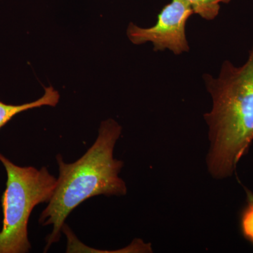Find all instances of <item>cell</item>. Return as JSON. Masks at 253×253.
Masks as SVG:
<instances>
[{"label":"cell","mask_w":253,"mask_h":253,"mask_svg":"<svg viewBox=\"0 0 253 253\" xmlns=\"http://www.w3.org/2000/svg\"><path fill=\"white\" fill-rule=\"evenodd\" d=\"M212 100L204 115L208 126V172L215 179L231 177L253 141V43L241 66L226 60L219 76H203Z\"/></svg>","instance_id":"1"},{"label":"cell","mask_w":253,"mask_h":253,"mask_svg":"<svg viewBox=\"0 0 253 253\" xmlns=\"http://www.w3.org/2000/svg\"><path fill=\"white\" fill-rule=\"evenodd\" d=\"M121 131L122 126L116 121L106 120L101 123L94 144L76 162L66 163L61 155L56 156L59 177L52 197L39 219L42 225L53 226L44 252L59 241L66 218L82 203L99 195L126 194V182L119 176L124 163L113 157Z\"/></svg>","instance_id":"2"},{"label":"cell","mask_w":253,"mask_h":253,"mask_svg":"<svg viewBox=\"0 0 253 253\" xmlns=\"http://www.w3.org/2000/svg\"><path fill=\"white\" fill-rule=\"evenodd\" d=\"M0 163L6 173V189L1 199L0 253H28L31 249L28 231L30 216L38 204L49 202L57 179L46 167H21L1 153Z\"/></svg>","instance_id":"3"},{"label":"cell","mask_w":253,"mask_h":253,"mask_svg":"<svg viewBox=\"0 0 253 253\" xmlns=\"http://www.w3.org/2000/svg\"><path fill=\"white\" fill-rule=\"evenodd\" d=\"M193 14L191 5L185 0H172L161 10L154 26L143 28L130 23L126 34L133 44L152 43L155 51L169 49L175 55L189 52L186 27Z\"/></svg>","instance_id":"4"},{"label":"cell","mask_w":253,"mask_h":253,"mask_svg":"<svg viewBox=\"0 0 253 253\" xmlns=\"http://www.w3.org/2000/svg\"><path fill=\"white\" fill-rule=\"evenodd\" d=\"M59 94L52 86L45 88L41 99L21 105L6 104L0 101V129L18 113L43 106H56L59 101Z\"/></svg>","instance_id":"5"},{"label":"cell","mask_w":253,"mask_h":253,"mask_svg":"<svg viewBox=\"0 0 253 253\" xmlns=\"http://www.w3.org/2000/svg\"><path fill=\"white\" fill-rule=\"evenodd\" d=\"M189 3L194 14H199L207 21L217 17L220 10L221 3H229L231 0H185Z\"/></svg>","instance_id":"6"},{"label":"cell","mask_w":253,"mask_h":253,"mask_svg":"<svg viewBox=\"0 0 253 253\" xmlns=\"http://www.w3.org/2000/svg\"><path fill=\"white\" fill-rule=\"evenodd\" d=\"M246 205L241 214V229L245 239L253 245V193L246 189Z\"/></svg>","instance_id":"7"}]
</instances>
